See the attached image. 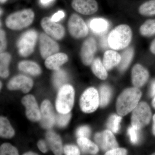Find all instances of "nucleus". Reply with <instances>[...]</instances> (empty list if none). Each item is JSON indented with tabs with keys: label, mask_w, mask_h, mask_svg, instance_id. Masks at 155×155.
<instances>
[{
	"label": "nucleus",
	"mask_w": 155,
	"mask_h": 155,
	"mask_svg": "<svg viewBox=\"0 0 155 155\" xmlns=\"http://www.w3.org/2000/svg\"><path fill=\"white\" fill-rule=\"evenodd\" d=\"M139 13L144 16L155 15V0H151L143 3L140 7Z\"/></svg>",
	"instance_id": "nucleus-30"
},
{
	"label": "nucleus",
	"mask_w": 155,
	"mask_h": 155,
	"mask_svg": "<svg viewBox=\"0 0 155 155\" xmlns=\"http://www.w3.org/2000/svg\"><path fill=\"white\" fill-rule=\"evenodd\" d=\"M41 25L46 33L55 39L61 40L65 35L64 27L52 21L49 17L43 18L41 21Z\"/></svg>",
	"instance_id": "nucleus-13"
},
{
	"label": "nucleus",
	"mask_w": 155,
	"mask_h": 155,
	"mask_svg": "<svg viewBox=\"0 0 155 155\" xmlns=\"http://www.w3.org/2000/svg\"><path fill=\"white\" fill-rule=\"evenodd\" d=\"M140 31L144 36L149 37L155 34V19L147 20L141 25Z\"/></svg>",
	"instance_id": "nucleus-29"
},
{
	"label": "nucleus",
	"mask_w": 155,
	"mask_h": 155,
	"mask_svg": "<svg viewBox=\"0 0 155 155\" xmlns=\"http://www.w3.org/2000/svg\"><path fill=\"white\" fill-rule=\"evenodd\" d=\"M39 49L41 55L43 59H46L59 51V45L55 41L44 33L39 37Z\"/></svg>",
	"instance_id": "nucleus-9"
},
{
	"label": "nucleus",
	"mask_w": 155,
	"mask_h": 155,
	"mask_svg": "<svg viewBox=\"0 0 155 155\" xmlns=\"http://www.w3.org/2000/svg\"><path fill=\"white\" fill-rule=\"evenodd\" d=\"M90 26L92 30L96 33L102 34L105 32L107 29L108 23L104 19L97 18L91 20Z\"/></svg>",
	"instance_id": "nucleus-27"
},
{
	"label": "nucleus",
	"mask_w": 155,
	"mask_h": 155,
	"mask_svg": "<svg viewBox=\"0 0 155 155\" xmlns=\"http://www.w3.org/2000/svg\"><path fill=\"white\" fill-rule=\"evenodd\" d=\"M11 56L8 53H2L0 55V75L3 78H6L9 75L8 66Z\"/></svg>",
	"instance_id": "nucleus-26"
},
{
	"label": "nucleus",
	"mask_w": 155,
	"mask_h": 155,
	"mask_svg": "<svg viewBox=\"0 0 155 155\" xmlns=\"http://www.w3.org/2000/svg\"><path fill=\"white\" fill-rule=\"evenodd\" d=\"M91 69L92 72L97 77L101 80H105L107 77V69L99 58L93 61Z\"/></svg>",
	"instance_id": "nucleus-24"
},
{
	"label": "nucleus",
	"mask_w": 155,
	"mask_h": 155,
	"mask_svg": "<svg viewBox=\"0 0 155 155\" xmlns=\"http://www.w3.org/2000/svg\"><path fill=\"white\" fill-rule=\"evenodd\" d=\"M7 1V0H0V1H1V3H5Z\"/></svg>",
	"instance_id": "nucleus-48"
},
{
	"label": "nucleus",
	"mask_w": 155,
	"mask_h": 155,
	"mask_svg": "<svg viewBox=\"0 0 155 155\" xmlns=\"http://www.w3.org/2000/svg\"><path fill=\"white\" fill-rule=\"evenodd\" d=\"M97 49V42L94 38H90L84 41L80 54L81 60L84 65L88 66L92 63Z\"/></svg>",
	"instance_id": "nucleus-14"
},
{
	"label": "nucleus",
	"mask_w": 155,
	"mask_h": 155,
	"mask_svg": "<svg viewBox=\"0 0 155 155\" xmlns=\"http://www.w3.org/2000/svg\"><path fill=\"white\" fill-rule=\"evenodd\" d=\"M121 60V56L117 52L109 50L104 53L103 64L107 70H110L118 66Z\"/></svg>",
	"instance_id": "nucleus-20"
},
{
	"label": "nucleus",
	"mask_w": 155,
	"mask_h": 155,
	"mask_svg": "<svg viewBox=\"0 0 155 155\" xmlns=\"http://www.w3.org/2000/svg\"><path fill=\"white\" fill-rule=\"evenodd\" d=\"M95 140L103 150L105 151L118 147V143L114 134L110 130H107L96 134Z\"/></svg>",
	"instance_id": "nucleus-12"
},
{
	"label": "nucleus",
	"mask_w": 155,
	"mask_h": 155,
	"mask_svg": "<svg viewBox=\"0 0 155 155\" xmlns=\"http://www.w3.org/2000/svg\"><path fill=\"white\" fill-rule=\"evenodd\" d=\"M121 56V61L118 65V67L120 71H123L127 69L132 61L134 56L133 48H128L122 53Z\"/></svg>",
	"instance_id": "nucleus-25"
},
{
	"label": "nucleus",
	"mask_w": 155,
	"mask_h": 155,
	"mask_svg": "<svg viewBox=\"0 0 155 155\" xmlns=\"http://www.w3.org/2000/svg\"><path fill=\"white\" fill-rule=\"evenodd\" d=\"M22 104L26 109V116L32 122L40 120L41 114L35 98L31 94L27 95L22 98Z\"/></svg>",
	"instance_id": "nucleus-11"
},
{
	"label": "nucleus",
	"mask_w": 155,
	"mask_h": 155,
	"mask_svg": "<svg viewBox=\"0 0 155 155\" xmlns=\"http://www.w3.org/2000/svg\"><path fill=\"white\" fill-rule=\"evenodd\" d=\"M35 14L31 9H25L9 15L6 19V26L12 30L26 28L33 22Z\"/></svg>",
	"instance_id": "nucleus-3"
},
{
	"label": "nucleus",
	"mask_w": 155,
	"mask_h": 155,
	"mask_svg": "<svg viewBox=\"0 0 155 155\" xmlns=\"http://www.w3.org/2000/svg\"><path fill=\"white\" fill-rule=\"evenodd\" d=\"M78 144L83 152L95 154L98 152V147L87 137H78Z\"/></svg>",
	"instance_id": "nucleus-22"
},
{
	"label": "nucleus",
	"mask_w": 155,
	"mask_h": 155,
	"mask_svg": "<svg viewBox=\"0 0 155 155\" xmlns=\"http://www.w3.org/2000/svg\"><path fill=\"white\" fill-rule=\"evenodd\" d=\"M65 17V14L63 11H59L54 15L51 18L52 21L55 22H57L60 21Z\"/></svg>",
	"instance_id": "nucleus-40"
},
{
	"label": "nucleus",
	"mask_w": 155,
	"mask_h": 155,
	"mask_svg": "<svg viewBox=\"0 0 155 155\" xmlns=\"http://www.w3.org/2000/svg\"><path fill=\"white\" fill-rule=\"evenodd\" d=\"M67 80V74L63 70L58 69L56 70L53 76V82L57 88H61L64 86Z\"/></svg>",
	"instance_id": "nucleus-31"
},
{
	"label": "nucleus",
	"mask_w": 155,
	"mask_h": 155,
	"mask_svg": "<svg viewBox=\"0 0 155 155\" xmlns=\"http://www.w3.org/2000/svg\"><path fill=\"white\" fill-rule=\"evenodd\" d=\"M91 130L87 126H84L79 127L76 131V135L78 137L88 138L90 135Z\"/></svg>",
	"instance_id": "nucleus-36"
},
{
	"label": "nucleus",
	"mask_w": 155,
	"mask_h": 155,
	"mask_svg": "<svg viewBox=\"0 0 155 155\" xmlns=\"http://www.w3.org/2000/svg\"><path fill=\"white\" fill-rule=\"evenodd\" d=\"M72 6L75 11L85 15L94 14L98 10L95 0H72Z\"/></svg>",
	"instance_id": "nucleus-16"
},
{
	"label": "nucleus",
	"mask_w": 155,
	"mask_h": 155,
	"mask_svg": "<svg viewBox=\"0 0 155 155\" xmlns=\"http://www.w3.org/2000/svg\"><path fill=\"white\" fill-rule=\"evenodd\" d=\"M20 71L32 75H38L41 73V70L39 65L31 61H23L18 65Z\"/></svg>",
	"instance_id": "nucleus-21"
},
{
	"label": "nucleus",
	"mask_w": 155,
	"mask_h": 155,
	"mask_svg": "<svg viewBox=\"0 0 155 155\" xmlns=\"http://www.w3.org/2000/svg\"><path fill=\"white\" fill-rule=\"evenodd\" d=\"M112 95V91L107 85L101 87L99 91L100 106L104 107L108 104Z\"/></svg>",
	"instance_id": "nucleus-28"
},
{
	"label": "nucleus",
	"mask_w": 155,
	"mask_h": 155,
	"mask_svg": "<svg viewBox=\"0 0 155 155\" xmlns=\"http://www.w3.org/2000/svg\"><path fill=\"white\" fill-rule=\"evenodd\" d=\"M99 105V94L94 87L87 89L81 97L80 108L84 113H93L96 110Z\"/></svg>",
	"instance_id": "nucleus-6"
},
{
	"label": "nucleus",
	"mask_w": 155,
	"mask_h": 155,
	"mask_svg": "<svg viewBox=\"0 0 155 155\" xmlns=\"http://www.w3.org/2000/svg\"><path fill=\"white\" fill-rule=\"evenodd\" d=\"M132 35V31L128 25L125 24L118 25L109 34L108 45L114 50L123 49L130 44Z\"/></svg>",
	"instance_id": "nucleus-2"
},
{
	"label": "nucleus",
	"mask_w": 155,
	"mask_h": 155,
	"mask_svg": "<svg viewBox=\"0 0 155 155\" xmlns=\"http://www.w3.org/2000/svg\"><path fill=\"white\" fill-rule=\"evenodd\" d=\"M152 105L153 107L155 109V96L152 101Z\"/></svg>",
	"instance_id": "nucleus-47"
},
{
	"label": "nucleus",
	"mask_w": 155,
	"mask_h": 155,
	"mask_svg": "<svg viewBox=\"0 0 155 155\" xmlns=\"http://www.w3.org/2000/svg\"><path fill=\"white\" fill-rule=\"evenodd\" d=\"M64 152L67 155H80V151L75 146L66 145L64 147Z\"/></svg>",
	"instance_id": "nucleus-35"
},
{
	"label": "nucleus",
	"mask_w": 155,
	"mask_h": 155,
	"mask_svg": "<svg viewBox=\"0 0 155 155\" xmlns=\"http://www.w3.org/2000/svg\"><path fill=\"white\" fill-rule=\"evenodd\" d=\"M71 117V114L70 113L64 114L59 113L56 116V121L58 126L61 127H64L69 123Z\"/></svg>",
	"instance_id": "nucleus-34"
},
{
	"label": "nucleus",
	"mask_w": 155,
	"mask_h": 155,
	"mask_svg": "<svg viewBox=\"0 0 155 155\" xmlns=\"http://www.w3.org/2000/svg\"><path fill=\"white\" fill-rule=\"evenodd\" d=\"M150 95L152 97L155 96V81H153L151 86Z\"/></svg>",
	"instance_id": "nucleus-42"
},
{
	"label": "nucleus",
	"mask_w": 155,
	"mask_h": 155,
	"mask_svg": "<svg viewBox=\"0 0 155 155\" xmlns=\"http://www.w3.org/2000/svg\"><path fill=\"white\" fill-rule=\"evenodd\" d=\"M122 117L117 115H112L108 120L107 126L108 129L114 133H117L120 129V123Z\"/></svg>",
	"instance_id": "nucleus-32"
},
{
	"label": "nucleus",
	"mask_w": 155,
	"mask_h": 155,
	"mask_svg": "<svg viewBox=\"0 0 155 155\" xmlns=\"http://www.w3.org/2000/svg\"><path fill=\"white\" fill-rule=\"evenodd\" d=\"M37 38L38 34L35 30H28L23 33L17 42L19 54L23 57L31 54L34 51Z\"/></svg>",
	"instance_id": "nucleus-7"
},
{
	"label": "nucleus",
	"mask_w": 155,
	"mask_h": 155,
	"mask_svg": "<svg viewBox=\"0 0 155 155\" xmlns=\"http://www.w3.org/2000/svg\"><path fill=\"white\" fill-rule=\"evenodd\" d=\"M127 151L125 149L121 148H116L106 153L107 155H125L127 154Z\"/></svg>",
	"instance_id": "nucleus-39"
},
{
	"label": "nucleus",
	"mask_w": 155,
	"mask_h": 155,
	"mask_svg": "<svg viewBox=\"0 0 155 155\" xmlns=\"http://www.w3.org/2000/svg\"><path fill=\"white\" fill-rule=\"evenodd\" d=\"M15 131L5 117L0 118V135L5 138H11L14 136Z\"/></svg>",
	"instance_id": "nucleus-23"
},
{
	"label": "nucleus",
	"mask_w": 155,
	"mask_h": 155,
	"mask_svg": "<svg viewBox=\"0 0 155 155\" xmlns=\"http://www.w3.org/2000/svg\"><path fill=\"white\" fill-rule=\"evenodd\" d=\"M1 85V87H1V88H2V82H1V85Z\"/></svg>",
	"instance_id": "nucleus-49"
},
{
	"label": "nucleus",
	"mask_w": 155,
	"mask_h": 155,
	"mask_svg": "<svg viewBox=\"0 0 155 155\" xmlns=\"http://www.w3.org/2000/svg\"><path fill=\"white\" fill-rule=\"evenodd\" d=\"M137 130L131 126L128 128V134L130 137V141L133 143H136L138 140Z\"/></svg>",
	"instance_id": "nucleus-37"
},
{
	"label": "nucleus",
	"mask_w": 155,
	"mask_h": 155,
	"mask_svg": "<svg viewBox=\"0 0 155 155\" xmlns=\"http://www.w3.org/2000/svg\"><path fill=\"white\" fill-rule=\"evenodd\" d=\"M53 0H40L41 3L44 5H47L51 2Z\"/></svg>",
	"instance_id": "nucleus-44"
},
{
	"label": "nucleus",
	"mask_w": 155,
	"mask_h": 155,
	"mask_svg": "<svg viewBox=\"0 0 155 155\" xmlns=\"http://www.w3.org/2000/svg\"><path fill=\"white\" fill-rule=\"evenodd\" d=\"M38 147L39 149L43 153H46L48 151V149L46 143L43 140H39L37 143Z\"/></svg>",
	"instance_id": "nucleus-41"
},
{
	"label": "nucleus",
	"mask_w": 155,
	"mask_h": 155,
	"mask_svg": "<svg viewBox=\"0 0 155 155\" xmlns=\"http://www.w3.org/2000/svg\"><path fill=\"white\" fill-rule=\"evenodd\" d=\"M153 155H155V153H154L153 154Z\"/></svg>",
	"instance_id": "nucleus-50"
},
{
	"label": "nucleus",
	"mask_w": 155,
	"mask_h": 155,
	"mask_svg": "<svg viewBox=\"0 0 155 155\" xmlns=\"http://www.w3.org/2000/svg\"><path fill=\"white\" fill-rule=\"evenodd\" d=\"M68 30L71 36L75 38L85 37L88 33V29L83 19L76 14L70 16L68 23Z\"/></svg>",
	"instance_id": "nucleus-8"
},
{
	"label": "nucleus",
	"mask_w": 155,
	"mask_h": 155,
	"mask_svg": "<svg viewBox=\"0 0 155 155\" xmlns=\"http://www.w3.org/2000/svg\"><path fill=\"white\" fill-rule=\"evenodd\" d=\"M33 85V81L31 78L24 75L15 76L8 84V87L10 90L21 91L24 93L30 91Z\"/></svg>",
	"instance_id": "nucleus-15"
},
{
	"label": "nucleus",
	"mask_w": 155,
	"mask_h": 155,
	"mask_svg": "<svg viewBox=\"0 0 155 155\" xmlns=\"http://www.w3.org/2000/svg\"><path fill=\"white\" fill-rule=\"evenodd\" d=\"M24 155H38L37 154L35 153H32V152H28L25 153V154H23Z\"/></svg>",
	"instance_id": "nucleus-46"
},
{
	"label": "nucleus",
	"mask_w": 155,
	"mask_h": 155,
	"mask_svg": "<svg viewBox=\"0 0 155 155\" xmlns=\"http://www.w3.org/2000/svg\"><path fill=\"white\" fill-rule=\"evenodd\" d=\"M40 124L43 128L50 129L55 122L56 118L52 105L48 100H45L41 107Z\"/></svg>",
	"instance_id": "nucleus-10"
},
{
	"label": "nucleus",
	"mask_w": 155,
	"mask_h": 155,
	"mask_svg": "<svg viewBox=\"0 0 155 155\" xmlns=\"http://www.w3.org/2000/svg\"><path fill=\"white\" fill-rule=\"evenodd\" d=\"M149 77L148 71L140 64L134 65L131 72L132 82L134 86L140 87L146 83Z\"/></svg>",
	"instance_id": "nucleus-17"
},
{
	"label": "nucleus",
	"mask_w": 155,
	"mask_h": 155,
	"mask_svg": "<svg viewBox=\"0 0 155 155\" xmlns=\"http://www.w3.org/2000/svg\"><path fill=\"white\" fill-rule=\"evenodd\" d=\"M152 113L149 106L145 102L139 103L132 111L131 125L137 130L141 129L150 123Z\"/></svg>",
	"instance_id": "nucleus-5"
},
{
	"label": "nucleus",
	"mask_w": 155,
	"mask_h": 155,
	"mask_svg": "<svg viewBox=\"0 0 155 155\" xmlns=\"http://www.w3.org/2000/svg\"><path fill=\"white\" fill-rule=\"evenodd\" d=\"M141 92L137 87L125 89L120 94L116 102V110L120 116H125L134 110L138 105Z\"/></svg>",
	"instance_id": "nucleus-1"
},
{
	"label": "nucleus",
	"mask_w": 155,
	"mask_h": 155,
	"mask_svg": "<svg viewBox=\"0 0 155 155\" xmlns=\"http://www.w3.org/2000/svg\"><path fill=\"white\" fill-rule=\"evenodd\" d=\"M46 139L50 149L55 155H61L63 152V144L60 136L49 131L46 135Z\"/></svg>",
	"instance_id": "nucleus-18"
},
{
	"label": "nucleus",
	"mask_w": 155,
	"mask_h": 155,
	"mask_svg": "<svg viewBox=\"0 0 155 155\" xmlns=\"http://www.w3.org/2000/svg\"><path fill=\"white\" fill-rule=\"evenodd\" d=\"M150 50L153 54H155V38L151 44Z\"/></svg>",
	"instance_id": "nucleus-43"
},
{
	"label": "nucleus",
	"mask_w": 155,
	"mask_h": 155,
	"mask_svg": "<svg viewBox=\"0 0 155 155\" xmlns=\"http://www.w3.org/2000/svg\"><path fill=\"white\" fill-rule=\"evenodd\" d=\"M18 150L16 147L9 143H3L0 148L1 155H18Z\"/></svg>",
	"instance_id": "nucleus-33"
},
{
	"label": "nucleus",
	"mask_w": 155,
	"mask_h": 155,
	"mask_svg": "<svg viewBox=\"0 0 155 155\" xmlns=\"http://www.w3.org/2000/svg\"><path fill=\"white\" fill-rule=\"evenodd\" d=\"M68 56L64 53H56L46 59L45 65L48 69L56 70L68 61Z\"/></svg>",
	"instance_id": "nucleus-19"
},
{
	"label": "nucleus",
	"mask_w": 155,
	"mask_h": 155,
	"mask_svg": "<svg viewBox=\"0 0 155 155\" xmlns=\"http://www.w3.org/2000/svg\"><path fill=\"white\" fill-rule=\"evenodd\" d=\"M0 51L1 53H3L7 47V41H6L5 33L4 30L1 29L0 31Z\"/></svg>",
	"instance_id": "nucleus-38"
},
{
	"label": "nucleus",
	"mask_w": 155,
	"mask_h": 155,
	"mask_svg": "<svg viewBox=\"0 0 155 155\" xmlns=\"http://www.w3.org/2000/svg\"><path fill=\"white\" fill-rule=\"evenodd\" d=\"M75 91L71 85L65 84L61 87L56 101V110L58 113H70L74 105Z\"/></svg>",
	"instance_id": "nucleus-4"
},
{
	"label": "nucleus",
	"mask_w": 155,
	"mask_h": 155,
	"mask_svg": "<svg viewBox=\"0 0 155 155\" xmlns=\"http://www.w3.org/2000/svg\"><path fill=\"white\" fill-rule=\"evenodd\" d=\"M153 132L155 136V114L153 116Z\"/></svg>",
	"instance_id": "nucleus-45"
}]
</instances>
